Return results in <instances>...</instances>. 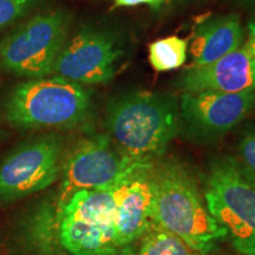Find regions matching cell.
I'll return each mask as SVG.
<instances>
[{
    "label": "cell",
    "instance_id": "obj_1",
    "mask_svg": "<svg viewBox=\"0 0 255 255\" xmlns=\"http://www.w3.org/2000/svg\"><path fill=\"white\" fill-rule=\"evenodd\" d=\"M150 186L151 221L203 255H210L227 239V232L209 213L195 177L182 162L170 158L155 163Z\"/></svg>",
    "mask_w": 255,
    "mask_h": 255
},
{
    "label": "cell",
    "instance_id": "obj_2",
    "mask_svg": "<svg viewBox=\"0 0 255 255\" xmlns=\"http://www.w3.org/2000/svg\"><path fill=\"white\" fill-rule=\"evenodd\" d=\"M180 111L174 97L159 92H131L111 102L107 127L115 143L133 157L162 156L180 131Z\"/></svg>",
    "mask_w": 255,
    "mask_h": 255
},
{
    "label": "cell",
    "instance_id": "obj_3",
    "mask_svg": "<svg viewBox=\"0 0 255 255\" xmlns=\"http://www.w3.org/2000/svg\"><path fill=\"white\" fill-rule=\"evenodd\" d=\"M91 107L90 90L55 76L19 83L6 96L2 111L15 129H71L88 120Z\"/></svg>",
    "mask_w": 255,
    "mask_h": 255
},
{
    "label": "cell",
    "instance_id": "obj_4",
    "mask_svg": "<svg viewBox=\"0 0 255 255\" xmlns=\"http://www.w3.org/2000/svg\"><path fill=\"white\" fill-rule=\"evenodd\" d=\"M128 181L108 189L77 191L57 208V237L64 250L71 255H122L115 233Z\"/></svg>",
    "mask_w": 255,
    "mask_h": 255
},
{
    "label": "cell",
    "instance_id": "obj_5",
    "mask_svg": "<svg viewBox=\"0 0 255 255\" xmlns=\"http://www.w3.org/2000/svg\"><path fill=\"white\" fill-rule=\"evenodd\" d=\"M203 199L240 255H255V182L234 156L210 162Z\"/></svg>",
    "mask_w": 255,
    "mask_h": 255
},
{
    "label": "cell",
    "instance_id": "obj_6",
    "mask_svg": "<svg viewBox=\"0 0 255 255\" xmlns=\"http://www.w3.org/2000/svg\"><path fill=\"white\" fill-rule=\"evenodd\" d=\"M155 161L127 154L110 135H94L76 143L63 156L57 208L81 190H100L126 182Z\"/></svg>",
    "mask_w": 255,
    "mask_h": 255
},
{
    "label": "cell",
    "instance_id": "obj_7",
    "mask_svg": "<svg viewBox=\"0 0 255 255\" xmlns=\"http://www.w3.org/2000/svg\"><path fill=\"white\" fill-rule=\"evenodd\" d=\"M71 18L63 9L39 13L0 41V64L27 79L52 75L53 64L68 39Z\"/></svg>",
    "mask_w": 255,
    "mask_h": 255
},
{
    "label": "cell",
    "instance_id": "obj_8",
    "mask_svg": "<svg viewBox=\"0 0 255 255\" xmlns=\"http://www.w3.org/2000/svg\"><path fill=\"white\" fill-rule=\"evenodd\" d=\"M64 143L58 135L28 139L0 162V203L46 189L62 170Z\"/></svg>",
    "mask_w": 255,
    "mask_h": 255
},
{
    "label": "cell",
    "instance_id": "obj_9",
    "mask_svg": "<svg viewBox=\"0 0 255 255\" xmlns=\"http://www.w3.org/2000/svg\"><path fill=\"white\" fill-rule=\"evenodd\" d=\"M121 55L114 38L91 27L79 30L60 50L52 75L78 84L108 83Z\"/></svg>",
    "mask_w": 255,
    "mask_h": 255
},
{
    "label": "cell",
    "instance_id": "obj_10",
    "mask_svg": "<svg viewBox=\"0 0 255 255\" xmlns=\"http://www.w3.org/2000/svg\"><path fill=\"white\" fill-rule=\"evenodd\" d=\"M180 109L191 136L201 139L215 138L237 127L255 109V94L212 90L184 92Z\"/></svg>",
    "mask_w": 255,
    "mask_h": 255
},
{
    "label": "cell",
    "instance_id": "obj_11",
    "mask_svg": "<svg viewBox=\"0 0 255 255\" xmlns=\"http://www.w3.org/2000/svg\"><path fill=\"white\" fill-rule=\"evenodd\" d=\"M177 84L184 92L255 94V52L244 45L208 65L191 66Z\"/></svg>",
    "mask_w": 255,
    "mask_h": 255
},
{
    "label": "cell",
    "instance_id": "obj_12",
    "mask_svg": "<svg viewBox=\"0 0 255 255\" xmlns=\"http://www.w3.org/2000/svg\"><path fill=\"white\" fill-rule=\"evenodd\" d=\"M155 163L141 169L128 181L116 216V245L122 255H135V246L151 221L150 171Z\"/></svg>",
    "mask_w": 255,
    "mask_h": 255
},
{
    "label": "cell",
    "instance_id": "obj_13",
    "mask_svg": "<svg viewBox=\"0 0 255 255\" xmlns=\"http://www.w3.org/2000/svg\"><path fill=\"white\" fill-rule=\"evenodd\" d=\"M244 40L240 17L225 14L213 17L197 25L189 47L193 68L208 65L238 50Z\"/></svg>",
    "mask_w": 255,
    "mask_h": 255
},
{
    "label": "cell",
    "instance_id": "obj_14",
    "mask_svg": "<svg viewBox=\"0 0 255 255\" xmlns=\"http://www.w3.org/2000/svg\"><path fill=\"white\" fill-rule=\"evenodd\" d=\"M137 246V255H203L154 221L149 223Z\"/></svg>",
    "mask_w": 255,
    "mask_h": 255
},
{
    "label": "cell",
    "instance_id": "obj_15",
    "mask_svg": "<svg viewBox=\"0 0 255 255\" xmlns=\"http://www.w3.org/2000/svg\"><path fill=\"white\" fill-rule=\"evenodd\" d=\"M188 39L170 36L149 45V62L156 71L163 72L181 68L187 59Z\"/></svg>",
    "mask_w": 255,
    "mask_h": 255
},
{
    "label": "cell",
    "instance_id": "obj_16",
    "mask_svg": "<svg viewBox=\"0 0 255 255\" xmlns=\"http://www.w3.org/2000/svg\"><path fill=\"white\" fill-rule=\"evenodd\" d=\"M41 0H0V30L23 18Z\"/></svg>",
    "mask_w": 255,
    "mask_h": 255
},
{
    "label": "cell",
    "instance_id": "obj_17",
    "mask_svg": "<svg viewBox=\"0 0 255 255\" xmlns=\"http://www.w3.org/2000/svg\"><path fill=\"white\" fill-rule=\"evenodd\" d=\"M238 149L239 162L255 182V129H250L244 133Z\"/></svg>",
    "mask_w": 255,
    "mask_h": 255
},
{
    "label": "cell",
    "instance_id": "obj_18",
    "mask_svg": "<svg viewBox=\"0 0 255 255\" xmlns=\"http://www.w3.org/2000/svg\"><path fill=\"white\" fill-rule=\"evenodd\" d=\"M115 6L120 7V6H126V7H131V6H137L141 4H148L157 7L159 4L165 1V0H113Z\"/></svg>",
    "mask_w": 255,
    "mask_h": 255
},
{
    "label": "cell",
    "instance_id": "obj_19",
    "mask_svg": "<svg viewBox=\"0 0 255 255\" xmlns=\"http://www.w3.org/2000/svg\"><path fill=\"white\" fill-rule=\"evenodd\" d=\"M248 30H250L251 37L255 38V18L252 21H250V24H248Z\"/></svg>",
    "mask_w": 255,
    "mask_h": 255
},
{
    "label": "cell",
    "instance_id": "obj_20",
    "mask_svg": "<svg viewBox=\"0 0 255 255\" xmlns=\"http://www.w3.org/2000/svg\"><path fill=\"white\" fill-rule=\"evenodd\" d=\"M242 2H246V4H255V0H240Z\"/></svg>",
    "mask_w": 255,
    "mask_h": 255
}]
</instances>
